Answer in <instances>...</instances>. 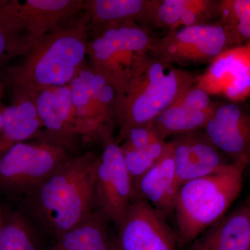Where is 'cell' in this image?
Masks as SVG:
<instances>
[{
	"instance_id": "1",
	"label": "cell",
	"mask_w": 250,
	"mask_h": 250,
	"mask_svg": "<svg viewBox=\"0 0 250 250\" xmlns=\"http://www.w3.org/2000/svg\"><path fill=\"white\" fill-rule=\"evenodd\" d=\"M93 152L70 157L26 195L34 218L56 237L88 218L97 207Z\"/></svg>"
},
{
	"instance_id": "2",
	"label": "cell",
	"mask_w": 250,
	"mask_h": 250,
	"mask_svg": "<svg viewBox=\"0 0 250 250\" xmlns=\"http://www.w3.org/2000/svg\"><path fill=\"white\" fill-rule=\"evenodd\" d=\"M89 31L83 12L68 25L36 41L11 70L14 100H32L42 90L68 85L83 65Z\"/></svg>"
},
{
	"instance_id": "3",
	"label": "cell",
	"mask_w": 250,
	"mask_h": 250,
	"mask_svg": "<svg viewBox=\"0 0 250 250\" xmlns=\"http://www.w3.org/2000/svg\"><path fill=\"white\" fill-rule=\"evenodd\" d=\"M197 77L148 52L116 90L120 141L132 128L149 124L196 83Z\"/></svg>"
},
{
	"instance_id": "4",
	"label": "cell",
	"mask_w": 250,
	"mask_h": 250,
	"mask_svg": "<svg viewBox=\"0 0 250 250\" xmlns=\"http://www.w3.org/2000/svg\"><path fill=\"white\" fill-rule=\"evenodd\" d=\"M246 167L232 164L218 173L194 179L179 188L174 209L179 246L190 244L227 214L241 193Z\"/></svg>"
},
{
	"instance_id": "5",
	"label": "cell",
	"mask_w": 250,
	"mask_h": 250,
	"mask_svg": "<svg viewBox=\"0 0 250 250\" xmlns=\"http://www.w3.org/2000/svg\"><path fill=\"white\" fill-rule=\"evenodd\" d=\"M154 39L135 21L110 24L88 41L90 66L116 90L149 52Z\"/></svg>"
},
{
	"instance_id": "6",
	"label": "cell",
	"mask_w": 250,
	"mask_h": 250,
	"mask_svg": "<svg viewBox=\"0 0 250 250\" xmlns=\"http://www.w3.org/2000/svg\"><path fill=\"white\" fill-rule=\"evenodd\" d=\"M68 85L82 139L103 145L113 139L116 123V88L90 65H85L81 67Z\"/></svg>"
},
{
	"instance_id": "7",
	"label": "cell",
	"mask_w": 250,
	"mask_h": 250,
	"mask_svg": "<svg viewBox=\"0 0 250 250\" xmlns=\"http://www.w3.org/2000/svg\"><path fill=\"white\" fill-rule=\"evenodd\" d=\"M70 156L47 141L20 143L0 156V191L27 195Z\"/></svg>"
},
{
	"instance_id": "8",
	"label": "cell",
	"mask_w": 250,
	"mask_h": 250,
	"mask_svg": "<svg viewBox=\"0 0 250 250\" xmlns=\"http://www.w3.org/2000/svg\"><path fill=\"white\" fill-rule=\"evenodd\" d=\"M234 47L228 28L221 22L179 28L153 40L149 53L170 65L185 66L211 62Z\"/></svg>"
},
{
	"instance_id": "9",
	"label": "cell",
	"mask_w": 250,
	"mask_h": 250,
	"mask_svg": "<svg viewBox=\"0 0 250 250\" xmlns=\"http://www.w3.org/2000/svg\"><path fill=\"white\" fill-rule=\"evenodd\" d=\"M98 209L117 226L137 197L121 146L112 139L103 145L95 168Z\"/></svg>"
},
{
	"instance_id": "10",
	"label": "cell",
	"mask_w": 250,
	"mask_h": 250,
	"mask_svg": "<svg viewBox=\"0 0 250 250\" xmlns=\"http://www.w3.org/2000/svg\"><path fill=\"white\" fill-rule=\"evenodd\" d=\"M113 250H177V235L150 204L136 197L116 226Z\"/></svg>"
},
{
	"instance_id": "11",
	"label": "cell",
	"mask_w": 250,
	"mask_h": 250,
	"mask_svg": "<svg viewBox=\"0 0 250 250\" xmlns=\"http://www.w3.org/2000/svg\"><path fill=\"white\" fill-rule=\"evenodd\" d=\"M196 85L208 95H223L233 103L250 95V42L234 46L222 52L203 75L197 77Z\"/></svg>"
},
{
	"instance_id": "12",
	"label": "cell",
	"mask_w": 250,
	"mask_h": 250,
	"mask_svg": "<svg viewBox=\"0 0 250 250\" xmlns=\"http://www.w3.org/2000/svg\"><path fill=\"white\" fill-rule=\"evenodd\" d=\"M207 139L233 163L248 166L250 161V113L236 103L217 104L202 130Z\"/></svg>"
},
{
	"instance_id": "13",
	"label": "cell",
	"mask_w": 250,
	"mask_h": 250,
	"mask_svg": "<svg viewBox=\"0 0 250 250\" xmlns=\"http://www.w3.org/2000/svg\"><path fill=\"white\" fill-rule=\"evenodd\" d=\"M32 100L44 129L39 140L72 150L82 138L69 85L42 90Z\"/></svg>"
},
{
	"instance_id": "14",
	"label": "cell",
	"mask_w": 250,
	"mask_h": 250,
	"mask_svg": "<svg viewBox=\"0 0 250 250\" xmlns=\"http://www.w3.org/2000/svg\"><path fill=\"white\" fill-rule=\"evenodd\" d=\"M170 142L178 190L190 181L218 173L233 164L210 142L202 130L175 136Z\"/></svg>"
},
{
	"instance_id": "15",
	"label": "cell",
	"mask_w": 250,
	"mask_h": 250,
	"mask_svg": "<svg viewBox=\"0 0 250 250\" xmlns=\"http://www.w3.org/2000/svg\"><path fill=\"white\" fill-rule=\"evenodd\" d=\"M18 16L34 40L68 25L84 12L82 0L16 1Z\"/></svg>"
},
{
	"instance_id": "16",
	"label": "cell",
	"mask_w": 250,
	"mask_h": 250,
	"mask_svg": "<svg viewBox=\"0 0 250 250\" xmlns=\"http://www.w3.org/2000/svg\"><path fill=\"white\" fill-rule=\"evenodd\" d=\"M218 16V1L150 0L145 22L169 31L197 24H209Z\"/></svg>"
},
{
	"instance_id": "17",
	"label": "cell",
	"mask_w": 250,
	"mask_h": 250,
	"mask_svg": "<svg viewBox=\"0 0 250 250\" xmlns=\"http://www.w3.org/2000/svg\"><path fill=\"white\" fill-rule=\"evenodd\" d=\"M188 250H250V218L246 205L207 228Z\"/></svg>"
},
{
	"instance_id": "18",
	"label": "cell",
	"mask_w": 250,
	"mask_h": 250,
	"mask_svg": "<svg viewBox=\"0 0 250 250\" xmlns=\"http://www.w3.org/2000/svg\"><path fill=\"white\" fill-rule=\"evenodd\" d=\"M169 143L165 154L140 179L136 187L137 197L146 200L164 217L174 211L178 191L173 149Z\"/></svg>"
},
{
	"instance_id": "19",
	"label": "cell",
	"mask_w": 250,
	"mask_h": 250,
	"mask_svg": "<svg viewBox=\"0 0 250 250\" xmlns=\"http://www.w3.org/2000/svg\"><path fill=\"white\" fill-rule=\"evenodd\" d=\"M2 129L0 133V156L18 143L40 136L42 122L34 101L28 99L14 100V104L3 109Z\"/></svg>"
},
{
	"instance_id": "20",
	"label": "cell",
	"mask_w": 250,
	"mask_h": 250,
	"mask_svg": "<svg viewBox=\"0 0 250 250\" xmlns=\"http://www.w3.org/2000/svg\"><path fill=\"white\" fill-rule=\"evenodd\" d=\"M108 222L97 208L84 221L56 237L50 250H113Z\"/></svg>"
},
{
	"instance_id": "21",
	"label": "cell",
	"mask_w": 250,
	"mask_h": 250,
	"mask_svg": "<svg viewBox=\"0 0 250 250\" xmlns=\"http://www.w3.org/2000/svg\"><path fill=\"white\" fill-rule=\"evenodd\" d=\"M150 0H89L84 13L90 30L96 34L110 24L135 21L144 22Z\"/></svg>"
},
{
	"instance_id": "22",
	"label": "cell",
	"mask_w": 250,
	"mask_h": 250,
	"mask_svg": "<svg viewBox=\"0 0 250 250\" xmlns=\"http://www.w3.org/2000/svg\"><path fill=\"white\" fill-rule=\"evenodd\" d=\"M36 41L18 16L16 0L0 1V64L25 56Z\"/></svg>"
},
{
	"instance_id": "23",
	"label": "cell",
	"mask_w": 250,
	"mask_h": 250,
	"mask_svg": "<svg viewBox=\"0 0 250 250\" xmlns=\"http://www.w3.org/2000/svg\"><path fill=\"white\" fill-rule=\"evenodd\" d=\"M215 107L207 111H197L173 104L149 124L158 136L166 141L167 138L203 130L213 116Z\"/></svg>"
},
{
	"instance_id": "24",
	"label": "cell",
	"mask_w": 250,
	"mask_h": 250,
	"mask_svg": "<svg viewBox=\"0 0 250 250\" xmlns=\"http://www.w3.org/2000/svg\"><path fill=\"white\" fill-rule=\"evenodd\" d=\"M0 250H41L37 233L21 213H4L0 231Z\"/></svg>"
},
{
	"instance_id": "25",
	"label": "cell",
	"mask_w": 250,
	"mask_h": 250,
	"mask_svg": "<svg viewBox=\"0 0 250 250\" xmlns=\"http://www.w3.org/2000/svg\"><path fill=\"white\" fill-rule=\"evenodd\" d=\"M169 146V142L160 141L144 149H122L125 164L129 171L136 192L140 179L165 154Z\"/></svg>"
},
{
	"instance_id": "26",
	"label": "cell",
	"mask_w": 250,
	"mask_h": 250,
	"mask_svg": "<svg viewBox=\"0 0 250 250\" xmlns=\"http://www.w3.org/2000/svg\"><path fill=\"white\" fill-rule=\"evenodd\" d=\"M218 17L223 25L231 27L250 18V0L218 1Z\"/></svg>"
},
{
	"instance_id": "27",
	"label": "cell",
	"mask_w": 250,
	"mask_h": 250,
	"mask_svg": "<svg viewBox=\"0 0 250 250\" xmlns=\"http://www.w3.org/2000/svg\"><path fill=\"white\" fill-rule=\"evenodd\" d=\"M160 141L163 140L158 136L151 125H145L130 130L121 147L125 149H144Z\"/></svg>"
},
{
	"instance_id": "28",
	"label": "cell",
	"mask_w": 250,
	"mask_h": 250,
	"mask_svg": "<svg viewBox=\"0 0 250 250\" xmlns=\"http://www.w3.org/2000/svg\"><path fill=\"white\" fill-rule=\"evenodd\" d=\"M174 104L197 111H207L213 109L217 106L212 103L210 95L197 87L196 83L189 88Z\"/></svg>"
},
{
	"instance_id": "29",
	"label": "cell",
	"mask_w": 250,
	"mask_h": 250,
	"mask_svg": "<svg viewBox=\"0 0 250 250\" xmlns=\"http://www.w3.org/2000/svg\"><path fill=\"white\" fill-rule=\"evenodd\" d=\"M228 29L232 37L234 45L250 42V18L241 21L233 27H228Z\"/></svg>"
},
{
	"instance_id": "30",
	"label": "cell",
	"mask_w": 250,
	"mask_h": 250,
	"mask_svg": "<svg viewBox=\"0 0 250 250\" xmlns=\"http://www.w3.org/2000/svg\"><path fill=\"white\" fill-rule=\"evenodd\" d=\"M4 213L2 210L0 209V231H1L3 223H4Z\"/></svg>"
},
{
	"instance_id": "31",
	"label": "cell",
	"mask_w": 250,
	"mask_h": 250,
	"mask_svg": "<svg viewBox=\"0 0 250 250\" xmlns=\"http://www.w3.org/2000/svg\"><path fill=\"white\" fill-rule=\"evenodd\" d=\"M3 121H4L3 110H0V133H1V129H2Z\"/></svg>"
},
{
	"instance_id": "32",
	"label": "cell",
	"mask_w": 250,
	"mask_h": 250,
	"mask_svg": "<svg viewBox=\"0 0 250 250\" xmlns=\"http://www.w3.org/2000/svg\"><path fill=\"white\" fill-rule=\"evenodd\" d=\"M246 206L247 208H248V212H249V215H250V199L249 200H248V202H247V203L246 204Z\"/></svg>"
},
{
	"instance_id": "33",
	"label": "cell",
	"mask_w": 250,
	"mask_h": 250,
	"mask_svg": "<svg viewBox=\"0 0 250 250\" xmlns=\"http://www.w3.org/2000/svg\"><path fill=\"white\" fill-rule=\"evenodd\" d=\"M1 94H2V85L0 84V99H1Z\"/></svg>"
}]
</instances>
